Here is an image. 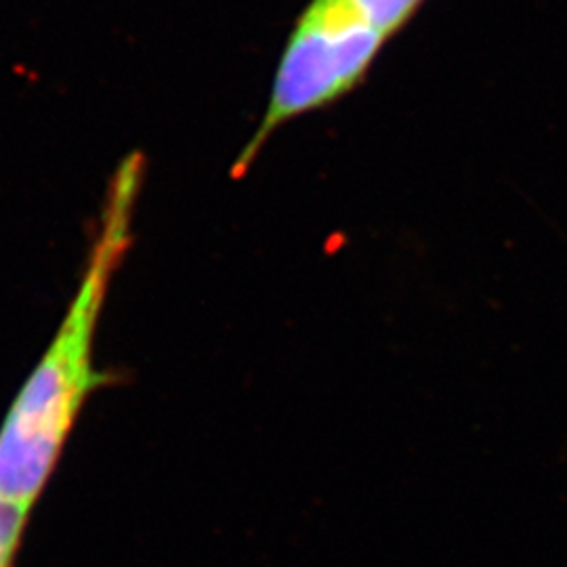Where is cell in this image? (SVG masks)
<instances>
[{
    "label": "cell",
    "mask_w": 567,
    "mask_h": 567,
    "mask_svg": "<svg viewBox=\"0 0 567 567\" xmlns=\"http://www.w3.org/2000/svg\"><path fill=\"white\" fill-rule=\"evenodd\" d=\"M426 0H309L284 42L264 118L244 143L243 177L286 124L351 95Z\"/></svg>",
    "instance_id": "obj_2"
},
{
    "label": "cell",
    "mask_w": 567,
    "mask_h": 567,
    "mask_svg": "<svg viewBox=\"0 0 567 567\" xmlns=\"http://www.w3.org/2000/svg\"><path fill=\"white\" fill-rule=\"evenodd\" d=\"M32 508L0 498V567H16Z\"/></svg>",
    "instance_id": "obj_3"
},
{
    "label": "cell",
    "mask_w": 567,
    "mask_h": 567,
    "mask_svg": "<svg viewBox=\"0 0 567 567\" xmlns=\"http://www.w3.org/2000/svg\"><path fill=\"white\" fill-rule=\"evenodd\" d=\"M143 173L140 152L114 171L79 290L53 341L7 410L0 425V498L37 507L86 400L110 381L95 365V334L107 290L133 243Z\"/></svg>",
    "instance_id": "obj_1"
}]
</instances>
